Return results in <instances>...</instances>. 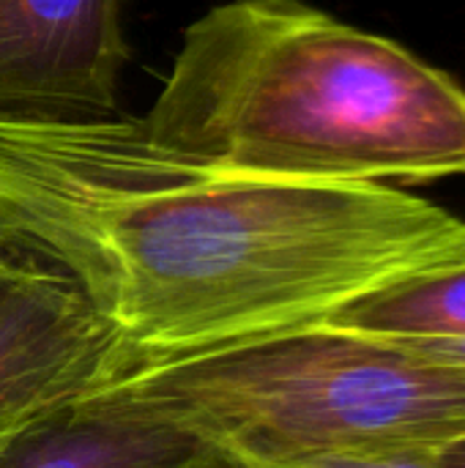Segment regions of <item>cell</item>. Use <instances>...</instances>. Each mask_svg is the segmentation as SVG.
Here are the masks:
<instances>
[{"mask_svg":"<svg viewBox=\"0 0 465 468\" xmlns=\"http://www.w3.org/2000/svg\"><path fill=\"white\" fill-rule=\"evenodd\" d=\"M126 63L121 0H0V115L110 118Z\"/></svg>","mask_w":465,"mask_h":468,"instance_id":"5","label":"cell"},{"mask_svg":"<svg viewBox=\"0 0 465 468\" xmlns=\"http://www.w3.org/2000/svg\"><path fill=\"white\" fill-rule=\"evenodd\" d=\"M0 239L69 274L134 367L323 326L465 263L463 217L403 186L230 170L112 115H0Z\"/></svg>","mask_w":465,"mask_h":468,"instance_id":"1","label":"cell"},{"mask_svg":"<svg viewBox=\"0 0 465 468\" xmlns=\"http://www.w3.org/2000/svg\"><path fill=\"white\" fill-rule=\"evenodd\" d=\"M132 370L77 282L0 239V450Z\"/></svg>","mask_w":465,"mask_h":468,"instance_id":"4","label":"cell"},{"mask_svg":"<svg viewBox=\"0 0 465 468\" xmlns=\"http://www.w3.org/2000/svg\"><path fill=\"white\" fill-rule=\"evenodd\" d=\"M433 466L436 468H465V439L444 447L441 452L433 455Z\"/></svg>","mask_w":465,"mask_h":468,"instance_id":"9","label":"cell"},{"mask_svg":"<svg viewBox=\"0 0 465 468\" xmlns=\"http://www.w3.org/2000/svg\"><path fill=\"white\" fill-rule=\"evenodd\" d=\"M233 458L112 392L85 398L0 450V468H222Z\"/></svg>","mask_w":465,"mask_h":468,"instance_id":"6","label":"cell"},{"mask_svg":"<svg viewBox=\"0 0 465 468\" xmlns=\"http://www.w3.org/2000/svg\"><path fill=\"white\" fill-rule=\"evenodd\" d=\"M222 468H249V466H244V463H238V461H236V458H233V461H230V463H227V466H222Z\"/></svg>","mask_w":465,"mask_h":468,"instance_id":"10","label":"cell"},{"mask_svg":"<svg viewBox=\"0 0 465 468\" xmlns=\"http://www.w3.org/2000/svg\"><path fill=\"white\" fill-rule=\"evenodd\" d=\"M101 392L189 428L249 468L433 458L465 439V367L334 326L143 365Z\"/></svg>","mask_w":465,"mask_h":468,"instance_id":"3","label":"cell"},{"mask_svg":"<svg viewBox=\"0 0 465 468\" xmlns=\"http://www.w3.org/2000/svg\"><path fill=\"white\" fill-rule=\"evenodd\" d=\"M323 326L395 340L465 335V263L378 291Z\"/></svg>","mask_w":465,"mask_h":468,"instance_id":"7","label":"cell"},{"mask_svg":"<svg viewBox=\"0 0 465 468\" xmlns=\"http://www.w3.org/2000/svg\"><path fill=\"white\" fill-rule=\"evenodd\" d=\"M143 126L170 151L274 178L465 176L463 85L299 0H233L195 19Z\"/></svg>","mask_w":465,"mask_h":468,"instance_id":"2","label":"cell"},{"mask_svg":"<svg viewBox=\"0 0 465 468\" xmlns=\"http://www.w3.org/2000/svg\"><path fill=\"white\" fill-rule=\"evenodd\" d=\"M277 468H436L433 458H326Z\"/></svg>","mask_w":465,"mask_h":468,"instance_id":"8","label":"cell"}]
</instances>
